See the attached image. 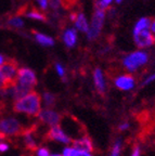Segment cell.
I'll return each mask as SVG.
<instances>
[{"label": "cell", "mask_w": 155, "mask_h": 156, "mask_svg": "<svg viewBox=\"0 0 155 156\" xmlns=\"http://www.w3.org/2000/svg\"><path fill=\"white\" fill-rule=\"evenodd\" d=\"M41 110V95L35 91H31L19 100L14 101L13 111L19 114L35 117Z\"/></svg>", "instance_id": "obj_1"}, {"label": "cell", "mask_w": 155, "mask_h": 156, "mask_svg": "<svg viewBox=\"0 0 155 156\" xmlns=\"http://www.w3.org/2000/svg\"><path fill=\"white\" fill-rule=\"evenodd\" d=\"M25 130L21 120L16 117L7 116L0 119V136H5V139L9 136H19Z\"/></svg>", "instance_id": "obj_2"}, {"label": "cell", "mask_w": 155, "mask_h": 156, "mask_svg": "<svg viewBox=\"0 0 155 156\" xmlns=\"http://www.w3.org/2000/svg\"><path fill=\"white\" fill-rule=\"evenodd\" d=\"M14 83L19 86L24 92L29 93L37 85L36 73L29 67H20Z\"/></svg>", "instance_id": "obj_3"}, {"label": "cell", "mask_w": 155, "mask_h": 156, "mask_svg": "<svg viewBox=\"0 0 155 156\" xmlns=\"http://www.w3.org/2000/svg\"><path fill=\"white\" fill-rule=\"evenodd\" d=\"M148 62H149L148 52L139 49L137 51H133V52H131V53L124 56L123 66L126 68L128 72L133 73V72L138 71V68L146 65Z\"/></svg>", "instance_id": "obj_4"}, {"label": "cell", "mask_w": 155, "mask_h": 156, "mask_svg": "<svg viewBox=\"0 0 155 156\" xmlns=\"http://www.w3.org/2000/svg\"><path fill=\"white\" fill-rule=\"evenodd\" d=\"M105 20V10L101 9L97 5L95 10V13L92 15L91 23L89 24V30L87 33V38L89 40H93L100 35L102 30V27L104 24Z\"/></svg>", "instance_id": "obj_5"}, {"label": "cell", "mask_w": 155, "mask_h": 156, "mask_svg": "<svg viewBox=\"0 0 155 156\" xmlns=\"http://www.w3.org/2000/svg\"><path fill=\"white\" fill-rule=\"evenodd\" d=\"M46 136L49 140H51V141L58 142V143L61 144H65V145H68V144H70L72 141H73L72 136H68L65 132V130L60 125H56V126L50 127V129L48 130Z\"/></svg>", "instance_id": "obj_6"}, {"label": "cell", "mask_w": 155, "mask_h": 156, "mask_svg": "<svg viewBox=\"0 0 155 156\" xmlns=\"http://www.w3.org/2000/svg\"><path fill=\"white\" fill-rule=\"evenodd\" d=\"M19 71V64L14 60H8L0 66V74L5 78L8 86H11L15 81L16 74Z\"/></svg>", "instance_id": "obj_7"}, {"label": "cell", "mask_w": 155, "mask_h": 156, "mask_svg": "<svg viewBox=\"0 0 155 156\" xmlns=\"http://www.w3.org/2000/svg\"><path fill=\"white\" fill-rule=\"evenodd\" d=\"M39 122H41L42 124L47 125L49 127L56 126V125H60L62 117H61L60 113H58L56 111H54L53 108H42L40 110V112L37 115Z\"/></svg>", "instance_id": "obj_8"}, {"label": "cell", "mask_w": 155, "mask_h": 156, "mask_svg": "<svg viewBox=\"0 0 155 156\" xmlns=\"http://www.w3.org/2000/svg\"><path fill=\"white\" fill-rule=\"evenodd\" d=\"M133 41L139 49L143 50V49L153 46L155 44V38L150 29H146V30H142L138 34L133 35Z\"/></svg>", "instance_id": "obj_9"}, {"label": "cell", "mask_w": 155, "mask_h": 156, "mask_svg": "<svg viewBox=\"0 0 155 156\" xmlns=\"http://www.w3.org/2000/svg\"><path fill=\"white\" fill-rule=\"evenodd\" d=\"M114 83L121 91H130L136 86V78L130 74H123L115 78Z\"/></svg>", "instance_id": "obj_10"}, {"label": "cell", "mask_w": 155, "mask_h": 156, "mask_svg": "<svg viewBox=\"0 0 155 156\" xmlns=\"http://www.w3.org/2000/svg\"><path fill=\"white\" fill-rule=\"evenodd\" d=\"M21 136H22V141L25 146V149L32 152L36 151V149L38 147V142H37V138H36V134H35L34 129L26 128L23 131V133L21 134Z\"/></svg>", "instance_id": "obj_11"}, {"label": "cell", "mask_w": 155, "mask_h": 156, "mask_svg": "<svg viewBox=\"0 0 155 156\" xmlns=\"http://www.w3.org/2000/svg\"><path fill=\"white\" fill-rule=\"evenodd\" d=\"M70 19L74 22L76 30L87 34L89 30V23H88L87 17L84 13H73L70 16Z\"/></svg>", "instance_id": "obj_12"}, {"label": "cell", "mask_w": 155, "mask_h": 156, "mask_svg": "<svg viewBox=\"0 0 155 156\" xmlns=\"http://www.w3.org/2000/svg\"><path fill=\"white\" fill-rule=\"evenodd\" d=\"M74 147L79 150H84V151H93V143H92V140L90 139L87 134H82V136H78L76 139H74L72 141Z\"/></svg>", "instance_id": "obj_13"}, {"label": "cell", "mask_w": 155, "mask_h": 156, "mask_svg": "<svg viewBox=\"0 0 155 156\" xmlns=\"http://www.w3.org/2000/svg\"><path fill=\"white\" fill-rule=\"evenodd\" d=\"M93 83L95 87L100 93H104L106 90V83H105V78L103 75L101 68H96L93 71Z\"/></svg>", "instance_id": "obj_14"}, {"label": "cell", "mask_w": 155, "mask_h": 156, "mask_svg": "<svg viewBox=\"0 0 155 156\" xmlns=\"http://www.w3.org/2000/svg\"><path fill=\"white\" fill-rule=\"evenodd\" d=\"M62 40L67 48H74L77 44V30L75 28H66L62 34Z\"/></svg>", "instance_id": "obj_15"}, {"label": "cell", "mask_w": 155, "mask_h": 156, "mask_svg": "<svg viewBox=\"0 0 155 156\" xmlns=\"http://www.w3.org/2000/svg\"><path fill=\"white\" fill-rule=\"evenodd\" d=\"M61 154H62V156H93L92 152L76 149L73 145L64 147Z\"/></svg>", "instance_id": "obj_16"}, {"label": "cell", "mask_w": 155, "mask_h": 156, "mask_svg": "<svg viewBox=\"0 0 155 156\" xmlns=\"http://www.w3.org/2000/svg\"><path fill=\"white\" fill-rule=\"evenodd\" d=\"M34 38H35V40L42 47H53L54 46V39L46 34L36 32V33H34Z\"/></svg>", "instance_id": "obj_17"}, {"label": "cell", "mask_w": 155, "mask_h": 156, "mask_svg": "<svg viewBox=\"0 0 155 156\" xmlns=\"http://www.w3.org/2000/svg\"><path fill=\"white\" fill-rule=\"evenodd\" d=\"M151 26V20L149 17H141L140 20L137 21V23L135 24L132 29V35L138 34V33L146 30V29H150Z\"/></svg>", "instance_id": "obj_18"}, {"label": "cell", "mask_w": 155, "mask_h": 156, "mask_svg": "<svg viewBox=\"0 0 155 156\" xmlns=\"http://www.w3.org/2000/svg\"><path fill=\"white\" fill-rule=\"evenodd\" d=\"M41 98H42V101H44L45 106L47 108H52L56 105V95L53 93L49 92V91H45Z\"/></svg>", "instance_id": "obj_19"}, {"label": "cell", "mask_w": 155, "mask_h": 156, "mask_svg": "<svg viewBox=\"0 0 155 156\" xmlns=\"http://www.w3.org/2000/svg\"><path fill=\"white\" fill-rule=\"evenodd\" d=\"M28 19H32V20H35V21H39V22H46L47 21V17L44 13H41L40 11L38 10H29L25 13Z\"/></svg>", "instance_id": "obj_20"}, {"label": "cell", "mask_w": 155, "mask_h": 156, "mask_svg": "<svg viewBox=\"0 0 155 156\" xmlns=\"http://www.w3.org/2000/svg\"><path fill=\"white\" fill-rule=\"evenodd\" d=\"M7 24L12 28H22L24 26V21L22 20V17H20L19 15H15V16H11L8 20Z\"/></svg>", "instance_id": "obj_21"}, {"label": "cell", "mask_w": 155, "mask_h": 156, "mask_svg": "<svg viewBox=\"0 0 155 156\" xmlns=\"http://www.w3.org/2000/svg\"><path fill=\"white\" fill-rule=\"evenodd\" d=\"M121 140H116L113 144V147H112V151L110 156H121Z\"/></svg>", "instance_id": "obj_22"}, {"label": "cell", "mask_w": 155, "mask_h": 156, "mask_svg": "<svg viewBox=\"0 0 155 156\" xmlns=\"http://www.w3.org/2000/svg\"><path fill=\"white\" fill-rule=\"evenodd\" d=\"M50 150L47 146H38L34 152V156H50Z\"/></svg>", "instance_id": "obj_23"}, {"label": "cell", "mask_w": 155, "mask_h": 156, "mask_svg": "<svg viewBox=\"0 0 155 156\" xmlns=\"http://www.w3.org/2000/svg\"><path fill=\"white\" fill-rule=\"evenodd\" d=\"M56 72L59 76H60L63 80H65L66 75H65V67L61 63H56Z\"/></svg>", "instance_id": "obj_24"}, {"label": "cell", "mask_w": 155, "mask_h": 156, "mask_svg": "<svg viewBox=\"0 0 155 156\" xmlns=\"http://www.w3.org/2000/svg\"><path fill=\"white\" fill-rule=\"evenodd\" d=\"M49 5L51 9L59 10L62 7V0H49Z\"/></svg>", "instance_id": "obj_25"}, {"label": "cell", "mask_w": 155, "mask_h": 156, "mask_svg": "<svg viewBox=\"0 0 155 156\" xmlns=\"http://www.w3.org/2000/svg\"><path fill=\"white\" fill-rule=\"evenodd\" d=\"M153 81H155V73L150 74L148 77L144 78V80L142 81V86L143 87H144V86H148V85H150V83H152Z\"/></svg>", "instance_id": "obj_26"}, {"label": "cell", "mask_w": 155, "mask_h": 156, "mask_svg": "<svg viewBox=\"0 0 155 156\" xmlns=\"http://www.w3.org/2000/svg\"><path fill=\"white\" fill-rule=\"evenodd\" d=\"M113 1H114V0H100L99 2H98V7L105 10L107 7L111 5V3L113 2Z\"/></svg>", "instance_id": "obj_27"}, {"label": "cell", "mask_w": 155, "mask_h": 156, "mask_svg": "<svg viewBox=\"0 0 155 156\" xmlns=\"http://www.w3.org/2000/svg\"><path fill=\"white\" fill-rule=\"evenodd\" d=\"M36 3L38 5V7L41 10H47L49 7V0H35Z\"/></svg>", "instance_id": "obj_28"}, {"label": "cell", "mask_w": 155, "mask_h": 156, "mask_svg": "<svg viewBox=\"0 0 155 156\" xmlns=\"http://www.w3.org/2000/svg\"><path fill=\"white\" fill-rule=\"evenodd\" d=\"M9 149H10V145L7 142H5V140L0 141V153H5V152L9 151Z\"/></svg>", "instance_id": "obj_29"}, {"label": "cell", "mask_w": 155, "mask_h": 156, "mask_svg": "<svg viewBox=\"0 0 155 156\" xmlns=\"http://www.w3.org/2000/svg\"><path fill=\"white\" fill-rule=\"evenodd\" d=\"M129 127H130V124H129V122H124L118 126V129L121 130V131H126V130L129 129Z\"/></svg>", "instance_id": "obj_30"}, {"label": "cell", "mask_w": 155, "mask_h": 156, "mask_svg": "<svg viewBox=\"0 0 155 156\" xmlns=\"http://www.w3.org/2000/svg\"><path fill=\"white\" fill-rule=\"evenodd\" d=\"M141 155V149L140 146H135L132 150V152H131L130 156H140Z\"/></svg>", "instance_id": "obj_31"}, {"label": "cell", "mask_w": 155, "mask_h": 156, "mask_svg": "<svg viewBox=\"0 0 155 156\" xmlns=\"http://www.w3.org/2000/svg\"><path fill=\"white\" fill-rule=\"evenodd\" d=\"M9 87V86L7 85V83H5V78L2 77V75L0 74V91L2 90V89H5V88Z\"/></svg>", "instance_id": "obj_32"}, {"label": "cell", "mask_w": 155, "mask_h": 156, "mask_svg": "<svg viewBox=\"0 0 155 156\" xmlns=\"http://www.w3.org/2000/svg\"><path fill=\"white\" fill-rule=\"evenodd\" d=\"M150 30H151V33H152V35L154 36V38H155V20H153L152 22H151Z\"/></svg>", "instance_id": "obj_33"}, {"label": "cell", "mask_w": 155, "mask_h": 156, "mask_svg": "<svg viewBox=\"0 0 155 156\" xmlns=\"http://www.w3.org/2000/svg\"><path fill=\"white\" fill-rule=\"evenodd\" d=\"M5 58L2 55V54H0V66H1L3 63H5Z\"/></svg>", "instance_id": "obj_34"}, {"label": "cell", "mask_w": 155, "mask_h": 156, "mask_svg": "<svg viewBox=\"0 0 155 156\" xmlns=\"http://www.w3.org/2000/svg\"><path fill=\"white\" fill-rule=\"evenodd\" d=\"M50 156H62V154H60V153H52V154H50Z\"/></svg>", "instance_id": "obj_35"}, {"label": "cell", "mask_w": 155, "mask_h": 156, "mask_svg": "<svg viewBox=\"0 0 155 156\" xmlns=\"http://www.w3.org/2000/svg\"><path fill=\"white\" fill-rule=\"evenodd\" d=\"M121 1H123V0H116V2H117V3H121Z\"/></svg>", "instance_id": "obj_36"}, {"label": "cell", "mask_w": 155, "mask_h": 156, "mask_svg": "<svg viewBox=\"0 0 155 156\" xmlns=\"http://www.w3.org/2000/svg\"><path fill=\"white\" fill-rule=\"evenodd\" d=\"M22 156H24V155H22Z\"/></svg>", "instance_id": "obj_37"}]
</instances>
